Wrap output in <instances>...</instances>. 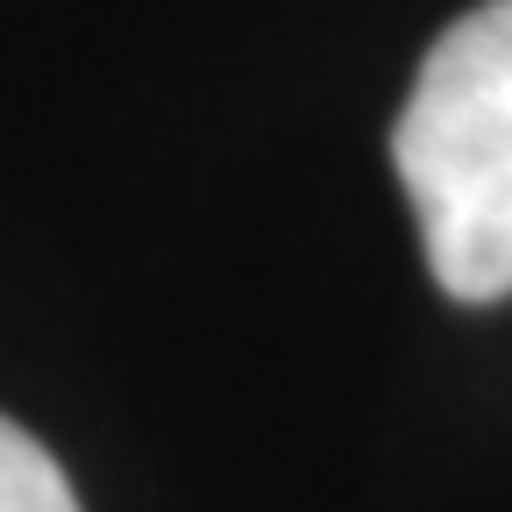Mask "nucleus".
<instances>
[{"mask_svg":"<svg viewBox=\"0 0 512 512\" xmlns=\"http://www.w3.org/2000/svg\"><path fill=\"white\" fill-rule=\"evenodd\" d=\"M0 512H79L72 477H64L57 456L15 420H0Z\"/></svg>","mask_w":512,"mask_h":512,"instance_id":"2","label":"nucleus"},{"mask_svg":"<svg viewBox=\"0 0 512 512\" xmlns=\"http://www.w3.org/2000/svg\"><path fill=\"white\" fill-rule=\"evenodd\" d=\"M392 164L448 299L512 292V0L448 22L392 128Z\"/></svg>","mask_w":512,"mask_h":512,"instance_id":"1","label":"nucleus"}]
</instances>
